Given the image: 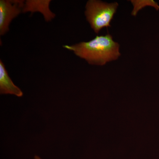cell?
<instances>
[{
	"label": "cell",
	"mask_w": 159,
	"mask_h": 159,
	"mask_svg": "<svg viewBox=\"0 0 159 159\" xmlns=\"http://www.w3.org/2000/svg\"><path fill=\"white\" fill-rule=\"evenodd\" d=\"M119 4L117 2L107 3L90 0L86 6L85 14L87 20L96 33L103 28L111 27V21L116 13Z\"/></svg>",
	"instance_id": "cell-2"
},
{
	"label": "cell",
	"mask_w": 159,
	"mask_h": 159,
	"mask_svg": "<svg viewBox=\"0 0 159 159\" xmlns=\"http://www.w3.org/2000/svg\"><path fill=\"white\" fill-rule=\"evenodd\" d=\"M24 1H0V34L4 35L9 31V25L12 19L23 11Z\"/></svg>",
	"instance_id": "cell-3"
},
{
	"label": "cell",
	"mask_w": 159,
	"mask_h": 159,
	"mask_svg": "<svg viewBox=\"0 0 159 159\" xmlns=\"http://www.w3.org/2000/svg\"><path fill=\"white\" fill-rule=\"evenodd\" d=\"M34 159H41L39 157L37 156H35L34 157Z\"/></svg>",
	"instance_id": "cell-5"
},
{
	"label": "cell",
	"mask_w": 159,
	"mask_h": 159,
	"mask_svg": "<svg viewBox=\"0 0 159 159\" xmlns=\"http://www.w3.org/2000/svg\"><path fill=\"white\" fill-rule=\"evenodd\" d=\"M0 93L11 94L18 97L23 95L20 89L15 85L9 77L2 60L0 61Z\"/></svg>",
	"instance_id": "cell-4"
},
{
	"label": "cell",
	"mask_w": 159,
	"mask_h": 159,
	"mask_svg": "<svg viewBox=\"0 0 159 159\" xmlns=\"http://www.w3.org/2000/svg\"><path fill=\"white\" fill-rule=\"evenodd\" d=\"M74 51L77 56L86 60L89 64L103 66L116 60L121 55L119 45L114 41L110 34L97 36L87 42H80L73 45L63 46Z\"/></svg>",
	"instance_id": "cell-1"
}]
</instances>
